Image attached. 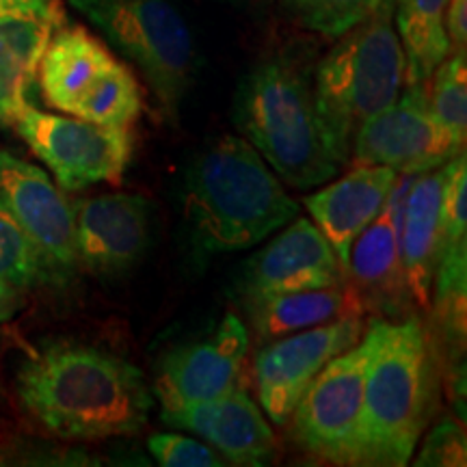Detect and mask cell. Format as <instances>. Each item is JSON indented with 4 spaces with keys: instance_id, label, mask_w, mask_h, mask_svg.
I'll list each match as a JSON object with an SVG mask.
<instances>
[{
    "instance_id": "cell-30",
    "label": "cell",
    "mask_w": 467,
    "mask_h": 467,
    "mask_svg": "<svg viewBox=\"0 0 467 467\" xmlns=\"http://www.w3.org/2000/svg\"><path fill=\"white\" fill-rule=\"evenodd\" d=\"M446 35L451 52H465L467 46V0H448Z\"/></svg>"
},
{
    "instance_id": "cell-33",
    "label": "cell",
    "mask_w": 467,
    "mask_h": 467,
    "mask_svg": "<svg viewBox=\"0 0 467 467\" xmlns=\"http://www.w3.org/2000/svg\"><path fill=\"white\" fill-rule=\"evenodd\" d=\"M225 3L236 5V7H247V5H255V3H260V0H225Z\"/></svg>"
},
{
    "instance_id": "cell-22",
    "label": "cell",
    "mask_w": 467,
    "mask_h": 467,
    "mask_svg": "<svg viewBox=\"0 0 467 467\" xmlns=\"http://www.w3.org/2000/svg\"><path fill=\"white\" fill-rule=\"evenodd\" d=\"M448 0H394L396 33L407 58V85H429L451 55L446 35Z\"/></svg>"
},
{
    "instance_id": "cell-11",
    "label": "cell",
    "mask_w": 467,
    "mask_h": 467,
    "mask_svg": "<svg viewBox=\"0 0 467 467\" xmlns=\"http://www.w3.org/2000/svg\"><path fill=\"white\" fill-rule=\"evenodd\" d=\"M249 355V329L236 314H225L213 336L180 344L156 366L151 394L162 411L197 405L241 389Z\"/></svg>"
},
{
    "instance_id": "cell-10",
    "label": "cell",
    "mask_w": 467,
    "mask_h": 467,
    "mask_svg": "<svg viewBox=\"0 0 467 467\" xmlns=\"http://www.w3.org/2000/svg\"><path fill=\"white\" fill-rule=\"evenodd\" d=\"M459 148L429 107V85H409L396 102L366 119L353 139L355 165H383L422 173L446 165Z\"/></svg>"
},
{
    "instance_id": "cell-14",
    "label": "cell",
    "mask_w": 467,
    "mask_h": 467,
    "mask_svg": "<svg viewBox=\"0 0 467 467\" xmlns=\"http://www.w3.org/2000/svg\"><path fill=\"white\" fill-rule=\"evenodd\" d=\"M0 208L42 251L52 275L72 273L76 254L74 206L44 169L0 148Z\"/></svg>"
},
{
    "instance_id": "cell-4",
    "label": "cell",
    "mask_w": 467,
    "mask_h": 467,
    "mask_svg": "<svg viewBox=\"0 0 467 467\" xmlns=\"http://www.w3.org/2000/svg\"><path fill=\"white\" fill-rule=\"evenodd\" d=\"M232 119L292 189L329 182L342 169L314 100L312 72L290 52L262 57L243 76L234 93Z\"/></svg>"
},
{
    "instance_id": "cell-5",
    "label": "cell",
    "mask_w": 467,
    "mask_h": 467,
    "mask_svg": "<svg viewBox=\"0 0 467 467\" xmlns=\"http://www.w3.org/2000/svg\"><path fill=\"white\" fill-rule=\"evenodd\" d=\"M312 76L314 100L340 165L366 119L396 102L407 83V58L394 26V5L337 35Z\"/></svg>"
},
{
    "instance_id": "cell-16",
    "label": "cell",
    "mask_w": 467,
    "mask_h": 467,
    "mask_svg": "<svg viewBox=\"0 0 467 467\" xmlns=\"http://www.w3.org/2000/svg\"><path fill=\"white\" fill-rule=\"evenodd\" d=\"M78 265L102 277L130 273L150 244L151 210L143 195L107 192L74 208Z\"/></svg>"
},
{
    "instance_id": "cell-29",
    "label": "cell",
    "mask_w": 467,
    "mask_h": 467,
    "mask_svg": "<svg viewBox=\"0 0 467 467\" xmlns=\"http://www.w3.org/2000/svg\"><path fill=\"white\" fill-rule=\"evenodd\" d=\"M416 465H465V435L452 420L437 426L426 437Z\"/></svg>"
},
{
    "instance_id": "cell-18",
    "label": "cell",
    "mask_w": 467,
    "mask_h": 467,
    "mask_svg": "<svg viewBox=\"0 0 467 467\" xmlns=\"http://www.w3.org/2000/svg\"><path fill=\"white\" fill-rule=\"evenodd\" d=\"M399 171L392 167L355 165L337 182L303 200L314 225L325 234L344 266L350 244L381 213Z\"/></svg>"
},
{
    "instance_id": "cell-1",
    "label": "cell",
    "mask_w": 467,
    "mask_h": 467,
    "mask_svg": "<svg viewBox=\"0 0 467 467\" xmlns=\"http://www.w3.org/2000/svg\"><path fill=\"white\" fill-rule=\"evenodd\" d=\"M16 394L35 422L66 440L139 435L154 407L137 366L76 342L48 344L22 361Z\"/></svg>"
},
{
    "instance_id": "cell-23",
    "label": "cell",
    "mask_w": 467,
    "mask_h": 467,
    "mask_svg": "<svg viewBox=\"0 0 467 467\" xmlns=\"http://www.w3.org/2000/svg\"><path fill=\"white\" fill-rule=\"evenodd\" d=\"M467 243L441 249L437 260L435 288V320L440 325L443 353L459 368V358L465 350V292H467Z\"/></svg>"
},
{
    "instance_id": "cell-26",
    "label": "cell",
    "mask_w": 467,
    "mask_h": 467,
    "mask_svg": "<svg viewBox=\"0 0 467 467\" xmlns=\"http://www.w3.org/2000/svg\"><path fill=\"white\" fill-rule=\"evenodd\" d=\"M52 275L48 262L25 230L0 208V282L26 290Z\"/></svg>"
},
{
    "instance_id": "cell-9",
    "label": "cell",
    "mask_w": 467,
    "mask_h": 467,
    "mask_svg": "<svg viewBox=\"0 0 467 467\" xmlns=\"http://www.w3.org/2000/svg\"><path fill=\"white\" fill-rule=\"evenodd\" d=\"M14 128L66 191L117 184L130 165L134 141L128 128L44 113L31 104L17 115Z\"/></svg>"
},
{
    "instance_id": "cell-20",
    "label": "cell",
    "mask_w": 467,
    "mask_h": 467,
    "mask_svg": "<svg viewBox=\"0 0 467 467\" xmlns=\"http://www.w3.org/2000/svg\"><path fill=\"white\" fill-rule=\"evenodd\" d=\"M255 334L275 340L348 317H364L366 309L350 284L331 288L284 292L243 303Z\"/></svg>"
},
{
    "instance_id": "cell-19",
    "label": "cell",
    "mask_w": 467,
    "mask_h": 467,
    "mask_svg": "<svg viewBox=\"0 0 467 467\" xmlns=\"http://www.w3.org/2000/svg\"><path fill=\"white\" fill-rule=\"evenodd\" d=\"M441 167L418 173L402 210L399 244L409 295L418 307L429 309L433 277L441 249Z\"/></svg>"
},
{
    "instance_id": "cell-8",
    "label": "cell",
    "mask_w": 467,
    "mask_h": 467,
    "mask_svg": "<svg viewBox=\"0 0 467 467\" xmlns=\"http://www.w3.org/2000/svg\"><path fill=\"white\" fill-rule=\"evenodd\" d=\"M372 340L364 331L314 377L292 411L296 443L331 465H359V422L364 409L366 366Z\"/></svg>"
},
{
    "instance_id": "cell-3",
    "label": "cell",
    "mask_w": 467,
    "mask_h": 467,
    "mask_svg": "<svg viewBox=\"0 0 467 467\" xmlns=\"http://www.w3.org/2000/svg\"><path fill=\"white\" fill-rule=\"evenodd\" d=\"M359 422V465L402 467L413 457L441 394V358L422 320H372Z\"/></svg>"
},
{
    "instance_id": "cell-28",
    "label": "cell",
    "mask_w": 467,
    "mask_h": 467,
    "mask_svg": "<svg viewBox=\"0 0 467 467\" xmlns=\"http://www.w3.org/2000/svg\"><path fill=\"white\" fill-rule=\"evenodd\" d=\"M156 463L162 467H223L227 461L213 446L192 437L175 433H156L148 440Z\"/></svg>"
},
{
    "instance_id": "cell-6",
    "label": "cell",
    "mask_w": 467,
    "mask_h": 467,
    "mask_svg": "<svg viewBox=\"0 0 467 467\" xmlns=\"http://www.w3.org/2000/svg\"><path fill=\"white\" fill-rule=\"evenodd\" d=\"M141 69L162 117L175 121L195 76V42L171 0H67Z\"/></svg>"
},
{
    "instance_id": "cell-2",
    "label": "cell",
    "mask_w": 467,
    "mask_h": 467,
    "mask_svg": "<svg viewBox=\"0 0 467 467\" xmlns=\"http://www.w3.org/2000/svg\"><path fill=\"white\" fill-rule=\"evenodd\" d=\"M184 221L197 255L251 249L299 214V203L247 139L223 134L191 161Z\"/></svg>"
},
{
    "instance_id": "cell-15",
    "label": "cell",
    "mask_w": 467,
    "mask_h": 467,
    "mask_svg": "<svg viewBox=\"0 0 467 467\" xmlns=\"http://www.w3.org/2000/svg\"><path fill=\"white\" fill-rule=\"evenodd\" d=\"M416 175L413 171L399 173L383 210L348 249V282L358 290L366 312L405 317L409 309L411 295L400 260L399 232L409 189Z\"/></svg>"
},
{
    "instance_id": "cell-21",
    "label": "cell",
    "mask_w": 467,
    "mask_h": 467,
    "mask_svg": "<svg viewBox=\"0 0 467 467\" xmlns=\"http://www.w3.org/2000/svg\"><path fill=\"white\" fill-rule=\"evenodd\" d=\"M57 20L37 16H0V124L14 126L28 107V91L55 33Z\"/></svg>"
},
{
    "instance_id": "cell-24",
    "label": "cell",
    "mask_w": 467,
    "mask_h": 467,
    "mask_svg": "<svg viewBox=\"0 0 467 467\" xmlns=\"http://www.w3.org/2000/svg\"><path fill=\"white\" fill-rule=\"evenodd\" d=\"M429 107L435 119L465 148L467 137V61L465 52H451L429 80Z\"/></svg>"
},
{
    "instance_id": "cell-32",
    "label": "cell",
    "mask_w": 467,
    "mask_h": 467,
    "mask_svg": "<svg viewBox=\"0 0 467 467\" xmlns=\"http://www.w3.org/2000/svg\"><path fill=\"white\" fill-rule=\"evenodd\" d=\"M22 306L20 290H16L14 285L0 282V323H7L17 314V309Z\"/></svg>"
},
{
    "instance_id": "cell-31",
    "label": "cell",
    "mask_w": 467,
    "mask_h": 467,
    "mask_svg": "<svg viewBox=\"0 0 467 467\" xmlns=\"http://www.w3.org/2000/svg\"><path fill=\"white\" fill-rule=\"evenodd\" d=\"M0 16H37L58 20L57 0H0Z\"/></svg>"
},
{
    "instance_id": "cell-12",
    "label": "cell",
    "mask_w": 467,
    "mask_h": 467,
    "mask_svg": "<svg viewBox=\"0 0 467 467\" xmlns=\"http://www.w3.org/2000/svg\"><path fill=\"white\" fill-rule=\"evenodd\" d=\"M366 331L364 317H348L275 337L254 359L258 400L275 424H285L296 402L331 359L353 348Z\"/></svg>"
},
{
    "instance_id": "cell-27",
    "label": "cell",
    "mask_w": 467,
    "mask_h": 467,
    "mask_svg": "<svg viewBox=\"0 0 467 467\" xmlns=\"http://www.w3.org/2000/svg\"><path fill=\"white\" fill-rule=\"evenodd\" d=\"M441 249L467 243V159L452 156L441 169ZM440 249V254H441Z\"/></svg>"
},
{
    "instance_id": "cell-17",
    "label": "cell",
    "mask_w": 467,
    "mask_h": 467,
    "mask_svg": "<svg viewBox=\"0 0 467 467\" xmlns=\"http://www.w3.org/2000/svg\"><path fill=\"white\" fill-rule=\"evenodd\" d=\"M161 420L208 441L230 465L265 467L277 457L275 433L244 388L178 411H162Z\"/></svg>"
},
{
    "instance_id": "cell-7",
    "label": "cell",
    "mask_w": 467,
    "mask_h": 467,
    "mask_svg": "<svg viewBox=\"0 0 467 467\" xmlns=\"http://www.w3.org/2000/svg\"><path fill=\"white\" fill-rule=\"evenodd\" d=\"M37 78L52 109L91 124L130 128L145 109L132 69L83 26L52 33Z\"/></svg>"
},
{
    "instance_id": "cell-13",
    "label": "cell",
    "mask_w": 467,
    "mask_h": 467,
    "mask_svg": "<svg viewBox=\"0 0 467 467\" xmlns=\"http://www.w3.org/2000/svg\"><path fill=\"white\" fill-rule=\"evenodd\" d=\"M348 282L347 266L325 234L306 217L292 219L266 247L243 262L236 292L243 303L284 292L331 288Z\"/></svg>"
},
{
    "instance_id": "cell-25",
    "label": "cell",
    "mask_w": 467,
    "mask_h": 467,
    "mask_svg": "<svg viewBox=\"0 0 467 467\" xmlns=\"http://www.w3.org/2000/svg\"><path fill=\"white\" fill-rule=\"evenodd\" d=\"M279 5L307 31L337 37L394 0H279Z\"/></svg>"
}]
</instances>
